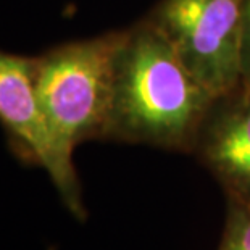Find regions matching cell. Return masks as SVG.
Masks as SVG:
<instances>
[{
	"label": "cell",
	"instance_id": "cell-6",
	"mask_svg": "<svg viewBox=\"0 0 250 250\" xmlns=\"http://www.w3.org/2000/svg\"><path fill=\"white\" fill-rule=\"evenodd\" d=\"M218 250H250V204L226 199L225 229Z\"/></svg>",
	"mask_w": 250,
	"mask_h": 250
},
{
	"label": "cell",
	"instance_id": "cell-7",
	"mask_svg": "<svg viewBox=\"0 0 250 250\" xmlns=\"http://www.w3.org/2000/svg\"><path fill=\"white\" fill-rule=\"evenodd\" d=\"M242 81L250 84V0H242Z\"/></svg>",
	"mask_w": 250,
	"mask_h": 250
},
{
	"label": "cell",
	"instance_id": "cell-3",
	"mask_svg": "<svg viewBox=\"0 0 250 250\" xmlns=\"http://www.w3.org/2000/svg\"><path fill=\"white\" fill-rule=\"evenodd\" d=\"M146 20L211 95L242 83V0H158Z\"/></svg>",
	"mask_w": 250,
	"mask_h": 250
},
{
	"label": "cell",
	"instance_id": "cell-2",
	"mask_svg": "<svg viewBox=\"0 0 250 250\" xmlns=\"http://www.w3.org/2000/svg\"><path fill=\"white\" fill-rule=\"evenodd\" d=\"M126 29L70 41L36 57V89L57 155L76 174L79 144L104 141L113 104L116 58Z\"/></svg>",
	"mask_w": 250,
	"mask_h": 250
},
{
	"label": "cell",
	"instance_id": "cell-5",
	"mask_svg": "<svg viewBox=\"0 0 250 250\" xmlns=\"http://www.w3.org/2000/svg\"><path fill=\"white\" fill-rule=\"evenodd\" d=\"M192 155L226 199L250 204V84L216 95L195 136Z\"/></svg>",
	"mask_w": 250,
	"mask_h": 250
},
{
	"label": "cell",
	"instance_id": "cell-1",
	"mask_svg": "<svg viewBox=\"0 0 250 250\" xmlns=\"http://www.w3.org/2000/svg\"><path fill=\"white\" fill-rule=\"evenodd\" d=\"M213 99L160 31L142 18L126 28L118 52L104 141L192 153Z\"/></svg>",
	"mask_w": 250,
	"mask_h": 250
},
{
	"label": "cell",
	"instance_id": "cell-4",
	"mask_svg": "<svg viewBox=\"0 0 250 250\" xmlns=\"http://www.w3.org/2000/svg\"><path fill=\"white\" fill-rule=\"evenodd\" d=\"M0 126L15 155L49 174L66 208L86 220L78 174L66 171L57 155L36 89V57L0 50Z\"/></svg>",
	"mask_w": 250,
	"mask_h": 250
}]
</instances>
